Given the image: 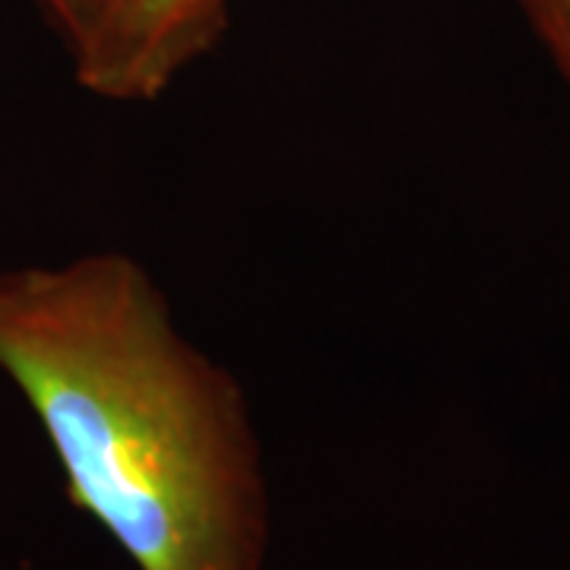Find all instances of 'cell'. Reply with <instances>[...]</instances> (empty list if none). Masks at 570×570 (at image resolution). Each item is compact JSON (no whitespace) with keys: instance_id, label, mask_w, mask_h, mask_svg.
<instances>
[{"instance_id":"cell-4","label":"cell","mask_w":570,"mask_h":570,"mask_svg":"<svg viewBox=\"0 0 570 570\" xmlns=\"http://www.w3.org/2000/svg\"><path fill=\"white\" fill-rule=\"evenodd\" d=\"M520 10L570 89V0H520Z\"/></svg>"},{"instance_id":"cell-1","label":"cell","mask_w":570,"mask_h":570,"mask_svg":"<svg viewBox=\"0 0 570 570\" xmlns=\"http://www.w3.org/2000/svg\"><path fill=\"white\" fill-rule=\"evenodd\" d=\"M0 374L67 494L137 570H264L269 494L242 384L134 257L0 273Z\"/></svg>"},{"instance_id":"cell-3","label":"cell","mask_w":570,"mask_h":570,"mask_svg":"<svg viewBox=\"0 0 570 570\" xmlns=\"http://www.w3.org/2000/svg\"><path fill=\"white\" fill-rule=\"evenodd\" d=\"M41 3L58 22L73 70L80 77L86 63L96 58V51L102 45L111 17L118 10V0H41Z\"/></svg>"},{"instance_id":"cell-2","label":"cell","mask_w":570,"mask_h":570,"mask_svg":"<svg viewBox=\"0 0 570 570\" xmlns=\"http://www.w3.org/2000/svg\"><path fill=\"white\" fill-rule=\"evenodd\" d=\"M228 0H118L77 80L115 102H153L223 39Z\"/></svg>"}]
</instances>
